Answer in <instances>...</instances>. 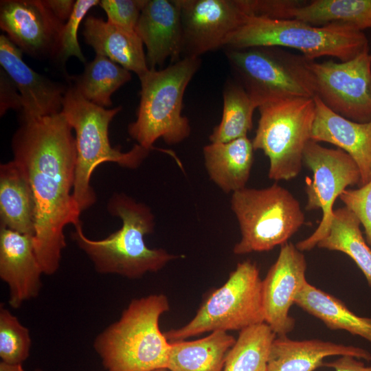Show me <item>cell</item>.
<instances>
[{
    "mask_svg": "<svg viewBox=\"0 0 371 371\" xmlns=\"http://www.w3.org/2000/svg\"><path fill=\"white\" fill-rule=\"evenodd\" d=\"M225 49L234 80L258 106L276 100L316 95L311 60L304 56L278 47Z\"/></svg>",
    "mask_w": 371,
    "mask_h": 371,
    "instance_id": "7",
    "label": "cell"
},
{
    "mask_svg": "<svg viewBox=\"0 0 371 371\" xmlns=\"http://www.w3.org/2000/svg\"><path fill=\"white\" fill-rule=\"evenodd\" d=\"M285 47L302 53L309 60L331 56L341 62L369 51L363 31L332 23L315 26L295 19H273L249 16L227 39L224 48Z\"/></svg>",
    "mask_w": 371,
    "mask_h": 371,
    "instance_id": "5",
    "label": "cell"
},
{
    "mask_svg": "<svg viewBox=\"0 0 371 371\" xmlns=\"http://www.w3.org/2000/svg\"><path fill=\"white\" fill-rule=\"evenodd\" d=\"M122 106L106 109L85 99L74 87L67 89L61 112L76 133L77 151L73 196L81 212L96 202L91 186L93 170L101 164L113 162L120 166L137 168L150 150L135 144L129 151L113 147L109 138V126Z\"/></svg>",
    "mask_w": 371,
    "mask_h": 371,
    "instance_id": "4",
    "label": "cell"
},
{
    "mask_svg": "<svg viewBox=\"0 0 371 371\" xmlns=\"http://www.w3.org/2000/svg\"><path fill=\"white\" fill-rule=\"evenodd\" d=\"M303 161L313 172V178L306 177L305 181L306 209H320L322 217L313 234L295 245L301 251L311 250L326 236L336 199L348 186H359L361 180L358 166L340 148H326L311 139L305 147Z\"/></svg>",
    "mask_w": 371,
    "mask_h": 371,
    "instance_id": "11",
    "label": "cell"
},
{
    "mask_svg": "<svg viewBox=\"0 0 371 371\" xmlns=\"http://www.w3.org/2000/svg\"><path fill=\"white\" fill-rule=\"evenodd\" d=\"M182 26V54L199 57L225 47L249 16L242 0H177Z\"/></svg>",
    "mask_w": 371,
    "mask_h": 371,
    "instance_id": "13",
    "label": "cell"
},
{
    "mask_svg": "<svg viewBox=\"0 0 371 371\" xmlns=\"http://www.w3.org/2000/svg\"><path fill=\"white\" fill-rule=\"evenodd\" d=\"M249 16L273 19H290L291 9L304 4L295 0H242Z\"/></svg>",
    "mask_w": 371,
    "mask_h": 371,
    "instance_id": "35",
    "label": "cell"
},
{
    "mask_svg": "<svg viewBox=\"0 0 371 371\" xmlns=\"http://www.w3.org/2000/svg\"><path fill=\"white\" fill-rule=\"evenodd\" d=\"M135 32L146 46L150 69L161 66L168 58L172 63L181 58L182 26L177 0H147Z\"/></svg>",
    "mask_w": 371,
    "mask_h": 371,
    "instance_id": "18",
    "label": "cell"
},
{
    "mask_svg": "<svg viewBox=\"0 0 371 371\" xmlns=\"http://www.w3.org/2000/svg\"><path fill=\"white\" fill-rule=\"evenodd\" d=\"M339 198L359 219L371 248V181L357 189H346Z\"/></svg>",
    "mask_w": 371,
    "mask_h": 371,
    "instance_id": "34",
    "label": "cell"
},
{
    "mask_svg": "<svg viewBox=\"0 0 371 371\" xmlns=\"http://www.w3.org/2000/svg\"><path fill=\"white\" fill-rule=\"evenodd\" d=\"M349 355L371 361V353L363 348L321 339L293 340L276 337L271 346L267 371H314L330 356Z\"/></svg>",
    "mask_w": 371,
    "mask_h": 371,
    "instance_id": "20",
    "label": "cell"
},
{
    "mask_svg": "<svg viewBox=\"0 0 371 371\" xmlns=\"http://www.w3.org/2000/svg\"><path fill=\"white\" fill-rule=\"evenodd\" d=\"M307 264L302 251L292 243L280 247L276 262L262 280L265 322L277 336H286L295 326L291 307L308 282Z\"/></svg>",
    "mask_w": 371,
    "mask_h": 371,
    "instance_id": "15",
    "label": "cell"
},
{
    "mask_svg": "<svg viewBox=\"0 0 371 371\" xmlns=\"http://www.w3.org/2000/svg\"><path fill=\"white\" fill-rule=\"evenodd\" d=\"M0 371H25L22 363L11 364L7 363L3 361L0 362ZM34 371H42L40 369L35 370Z\"/></svg>",
    "mask_w": 371,
    "mask_h": 371,
    "instance_id": "39",
    "label": "cell"
},
{
    "mask_svg": "<svg viewBox=\"0 0 371 371\" xmlns=\"http://www.w3.org/2000/svg\"><path fill=\"white\" fill-rule=\"evenodd\" d=\"M168 297L133 300L120 319L97 335L93 348L106 371H152L168 368L170 343L159 326L169 311Z\"/></svg>",
    "mask_w": 371,
    "mask_h": 371,
    "instance_id": "3",
    "label": "cell"
},
{
    "mask_svg": "<svg viewBox=\"0 0 371 371\" xmlns=\"http://www.w3.org/2000/svg\"><path fill=\"white\" fill-rule=\"evenodd\" d=\"M147 0H102L107 21L121 28L135 31L141 12Z\"/></svg>",
    "mask_w": 371,
    "mask_h": 371,
    "instance_id": "33",
    "label": "cell"
},
{
    "mask_svg": "<svg viewBox=\"0 0 371 371\" xmlns=\"http://www.w3.org/2000/svg\"><path fill=\"white\" fill-rule=\"evenodd\" d=\"M32 339L30 330L18 318L0 306V357L7 363H22L30 352Z\"/></svg>",
    "mask_w": 371,
    "mask_h": 371,
    "instance_id": "31",
    "label": "cell"
},
{
    "mask_svg": "<svg viewBox=\"0 0 371 371\" xmlns=\"http://www.w3.org/2000/svg\"><path fill=\"white\" fill-rule=\"evenodd\" d=\"M221 120L210 135L211 142H228L247 136L253 126V115L258 104L234 80H227L223 91Z\"/></svg>",
    "mask_w": 371,
    "mask_h": 371,
    "instance_id": "29",
    "label": "cell"
},
{
    "mask_svg": "<svg viewBox=\"0 0 371 371\" xmlns=\"http://www.w3.org/2000/svg\"><path fill=\"white\" fill-rule=\"evenodd\" d=\"M231 208L241 234L233 249L237 255L282 246L305 222L297 199L278 183L262 189L245 188L232 193Z\"/></svg>",
    "mask_w": 371,
    "mask_h": 371,
    "instance_id": "8",
    "label": "cell"
},
{
    "mask_svg": "<svg viewBox=\"0 0 371 371\" xmlns=\"http://www.w3.org/2000/svg\"><path fill=\"white\" fill-rule=\"evenodd\" d=\"M12 149L35 199V253L43 273L51 276L66 247L65 227L82 225L73 196L77 151L72 128L62 112L21 121Z\"/></svg>",
    "mask_w": 371,
    "mask_h": 371,
    "instance_id": "1",
    "label": "cell"
},
{
    "mask_svg": "<svg viewBox=\"0 0 371 371\" xmlns=\"http://www.w3.org/2000/svg\"><path fill=\"white\" fill-rule=\"evenodd\" d=\"M263 322L262 280L256 264L245 260L205 299L190 322L164 335L172 343L207 332L240 331Z\"/></svg>",
    "mask_w": 371,
    "mask_h": 371,
    "instance_id": "10",
    "label": "cell"
},
{
    "mask_svg": "<svg viewBox=\"0 0 371 371\" xmlns=\"http://www.w3.org/2000/svg\"><path fill=\"white\" fill-rule=\"evenodd\" d=\"M99 3L98 0L76 1L73 11L61 31L56 59L64 63L68 58L75 56L85 63V58L78 43V30L88 11Z\"/></svg>",
    "mask_w": 371,
    "mask_h": 371,
    "instance_id": "32",
    "label": "cell"
},
{
    "mask_svg": "<svg viewBox=\"0 0 371 371\" xmlns=\"http://www.w3.org/2000/svg\"><path fill=\"white\" fill-rule=\"evenodd\" d=\"M131 80L129 71L104 56L95 54L84 71L74 77L73 87L89 102L107 109L112 105V94Z\"/></svg>",
    "mask_w": 371,
    "mask_h": 371,
    "instance_id": "28",
    "label": "cell"
},
{
    "mask_svg": "<svg viewBox=\"0 0 371 371\" xmlns=\"http://www.w3.org/2000/svg\"><path fill=\"white\" fill-rule=\"evenodd\" d=\"M236 340L227 332L216 330L199 339L172 342L167 368L170 371H223L227 352Z\"/></svg>",
    "mask_w": 371,
    "mask_h": 371,
    "instance_id": "24",
    "label": "cell"
},
{
    "mask_svg": "<svg viewBox=\"0 0 371 371\" xmlns=\"http://www.w3.org/2000/svg\"><path fill=\"white\" fill-rule=\"evenodd\" d=\"M152 371H170V370L169 369L165 368L156 369V370H152Z\"/></svg>",
    "mask_w": 371,
    "mask_h": 371,
    "instance_id": "40",
    "label": "cell"
},
{
    "mask_svg": "<svg viewBox=\"0 0 371 371\" xmlns=\"http://www.w3.org/2000/svg\"><path fill=\"white\" fill-rule=\"evenodd\" d=\"M289 16L315 26L338 23L363 31L371 28V0H314L291 9Z\"/></svg>",
    "mask_w": 371,
    "mask_h": 371,
    "instance_id": "27",
    "label": "cell"
},
{
    "mask_svg": "<svg viewBox=\"0 0 371 371\" xmlns=\"http://www.w3.org/2000/svg\"><path fill=\"white\" fill-rule=\"evenodd\" d=\"M54 15L63 23L69 19L75 4L73 0H43Z\"/></svg>",
    "mask_w": 371,
    "mask_h": 371,
    "instance_id": "38",
    "label": "cell"
},
{
    "mask_svg": "<svg viewBox=\"0 0 371 371\" xmlns=\"http://www.w3.org/2000/svg\"><path fill=\"white\" fill-rule=\"evenodd\" d=\"M276 337L265 322L240 330L227 352L223 371H267L270 348Z\"/></svg>",
    "mask_w": 371,
    "mask_h": 371,
    "instance_id": "30",
    "label": "cell"
},
{
    "mask_svg": "<svg viewBox=\"0 0 371 371\" xmlns=\"http://www.w3.org/2000/svg\"><path fill=\"white\" fill-rule=\"evenodd\" d=\"M316 95L331 111L354 122L371 121V54L345 62L311 60Z\"/></svg>",
    "mask_w": 371,
    "mask_h": 371,
    "instance_id": "12",
    "label": "cell"
},
{
    "mask_svg": "<svg viewBox=\"0 0 371 371\" xmlns=\"http://www.w3.org/2000/svg\"><path fill=\"white\" fill-rule=\"evenodd\" d=\"M0 113L2 116L10 109L22 110V100L16 86L4 71L1 69L0 75Z\"/></svg>",
    "mask_w": 371,
    "mask_h": 371,
    "instance_id": "36",
    "label": "cell"
},
{
    "mask_svg": "<svg viewBox=\"0 0 371 371\" xmlns=\"http://www.w3.org/2000/svg\"><path fill=\"white\" fill-rule=\"evenodd\" d=\"M359 219L347 207L334 210L328 232L317 247L348 256L371 286V248L365 240Z\"/></svg>",
    "mask_w": 371,
    "mask_h": 371,
    "instance_id": "26",
    "label": "cell"
},
{
    "mask_svg": "<svg viewBox=\"0 0 371 371\" xmlns=\"http://www.w3.org/2000/svg\"><path fill=\"white\" fill-rule=\"evenodd\" d=\"M83 36L95 54L104 56L139 78L149 71L144 43L135 31H130L89 16L84 23Z\"/></svg>",
    "mask_w": 371,
    "mask_h": 371,
    "instance_id": "21",
    "label": "cell"
},
{
    "mask_svg": "<svg viewBox=\"0 0 371 371\" xmlns=\"http://www.w3.org/2000/svg\"><path fill=\"white\" fill-rule=\"evenodd\" d=\"M63 25L43 0L1 1V29L23 52L35 58H56Z\"/></svg>",
    "mask_w": 371,
    "mask_h": 371,
    "instance_id": "14",
    "label": "cell"
},
{
    "mask_svg": "<svg viewBox=\"0 0 371 371\" xmlns=\"http://www.w3.org/2000/svg\"><path fill=\"white\" fill-rule=\"evenodd\" d=\"M44 274L37 259L33 236L0 227V277L9 289V304L19 308L36 297Z\"/></svg>",
    "mask_w": 371,
    "mask_h": 371,
    "instance_id": "17",
    "label": "cell"
},
{
    "mask_svg": "<svg viewBox=\"0 0 371 371\" xmlns=\"http://www.w3.org/2000/svg\"><path fill=\"white\" fill-rule=\"evenodd\" d=\"M258 109L260 119L251 140L254 149L262 150L269 158L270 179L291 180L300 172L304 151L311 139L314 98L276 100Z\"/></svg>",
    "mask_w": 371,
    "mask_h": 371,
    "instance_id": "9",
    "label": "cell"
},
{
    "mask_svg": "<svg viewBox=\"0 0 371 371\" xmlns=\"http://www.w3.org/2000/svg\"><path fill=\"white\" fill-rule=\"evenodd\" d=\"M254 147L247 136L228 142H211L203 153L210 179L224 192L246 188L254 163Z\"/></svg>",
    "mask_w": 371,
    "mask_h": 371,
    "instance_id": "23",
    "label": "cell"
},
{
    "mask_svg": "<svg viewBox=\"0 0 371 371\" xmlns=\"http://www.w3.org/2000/svg\"><path fill=\"white\" fill-rule=\"evenodd\" d=\"M201 65L199 57H184L167 67L152 69L141 76L137 119L128 132L137 144L151 150L162 138L177 144L190 134L189 120L181 115L186 89Z\"/></svg>",
    "mask_w": 371,
    "mask_h": 371,
    "instance_id": "6",
    "label": "cell"
},
{
    "mask_svg": "<svg viewBox=\"0 0 371 371\" xmlns=\"http://www.w3.org/2000/svg\"><path fill=\"white\" fill-rule=\"evenodd\" d=\"M107 210L122 220V227L106 238L93 240L83 232L82 225L75 227L71 238L102 274H117L137 279L157 272L177 258L164 249H150L144 236L155 228L151 209L123 193L113 194Z\"/></svg>",
    "mask_w": 371,
    "mask_h": 371,
    "instance_id": "2",
    "label": "cell"
},
{
    "mask_svg": "<svg viewBox=\"0 0 371 371\" xmlns=\"http://www.w3.org/2000/svg\"><path fill=\"white\" fill-rule=\"evenodd\" d=\"M22 51L8 36H0V64L22 100L21 121L60 113L66 89L36 72L22 58Z\"/></svg>",
    "mask_w": 371,
    "mask_h": 371,
    "instance_id": "16",
    "label": "cell"
},
{
    "mask_svg": "<svg viewBox=\"0 0 371 371\" xmlns=\"http://www.w3.org/2000/svg\"><path fill=\"white\" fill-rule=\"evenodd\" d=\"M335 371H371V366H366L359 359L349 355L340 356L331 362L324 363V366Z\"/></svg>",
    "mask_w": 371,
    "mask_h": 371,
    "instance_id": "37",
    "label": "cell"
},
{
    "mask_svg": "<svg viewBox=\"0 0 371 371\" xmlns=\"http://www.w3.org/2000/svg\"><path fill=\"white\" fill-rule=\"evenodd\" d=\"M0 221L1 227L34 235V193L23 169L13 159L0 166Z\"/></svg>",
    "mask_w": 371,
    "mask_h": 371,
    "instance_id": "22",
    "label": "cell"
},
{
    "mask_svg": "<svg viewBox=\"0 0 371 371\" xmlns=\"http://www.w3.org/2000/svg\"><path fill=\"white\" fill-rule=\"evenodd\" d=\"M315 115L311 139L332 144L348 153L359 167V187L371 181V121L366 123L348 120L328 109L314 97Z\"/></svg>",
    "mask_w": 371,
    "mask_h": 371,
    "instance_id": "19",
    "label": "cell"
},
{
    "mask_svg": "<svg viewBox=\"0 0 371 371\" xmlns=\"http://www.w3.org/2000/svg\"><path fill=\"white\" fill-rule=\"evenodd\" d=\"M295 304L320 319L330 330H344L371 342V317H361L341 300L308 282Z\"/></svg>",
    "mask_w": 371,
    "mask_h": 371,
    "instance_id": "25",
    "label": "cell"
}]
</instances>
